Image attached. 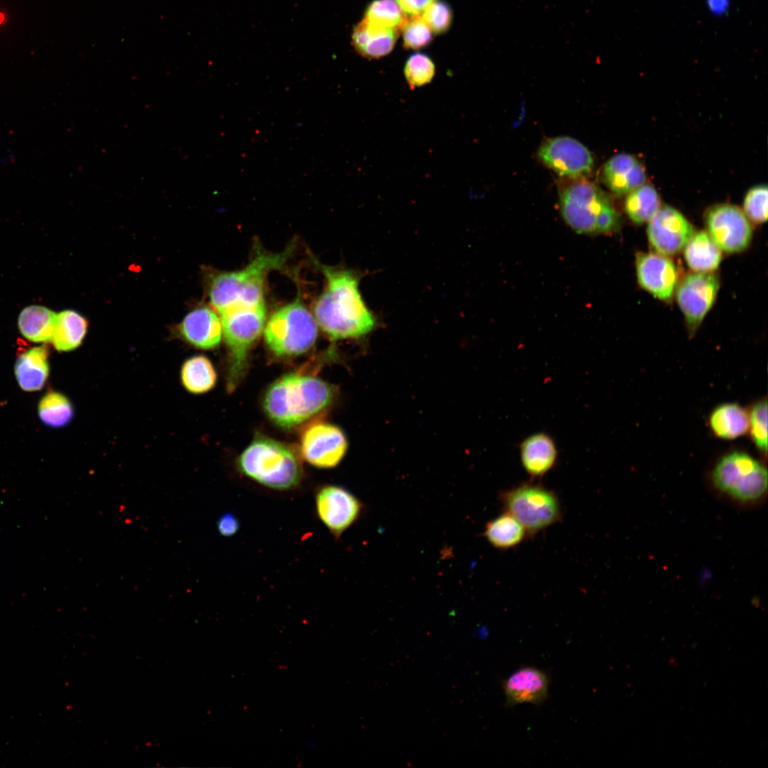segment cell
<instances>
[{"label": "cell", "instance_id": "13", "mask_svg": "<svg viewBox=\"0 0 768 768\" xmlns=\"http://www.w3.org/2000/svg\"><path fill=\"white\" fill-rule=\"evenodd\" d=\"M315 507L319 518L336 538L358 519L363 511L362 503L354 495L334 485L317 491Z\"/></svg>", "mask_w": 768, "mask_h": 768}, {"label": "cell", "instance_id": "2", "mask_svg": "<svg viewBox=\"0 0 768 768\" xmlns=\"http://www.w3.org/2000/svg\"><path fill=\"white\" fill-rule=\"evenodd\" d=\"M334 395V388L320 378L291 373L268 388L263 407L274 424L291 428L327 407Z\"/></svg>", "mask_w": 768, "mask_h": 768}, {"label": "cell", "instance_id": "32", "mask_svg": "<svg viewBox=\"0 0 768 768\" xmlns=\"http://www.w3.org/2000/svg\"><path fill=\"white\" fill-rule=\"evenodd\" d=\"M435 74V65L432 59L424 53L411 55L404 67V75L411 90L431 82Z\"/></svg>", "mask_w": 768, "mask_h": 768}, {"label": "cell", "instance_id": "10", "mask_svg": "<svg viewBox=\"0 0 768 768\" xmlns=\"http://www.w3.org/2000/svg\"><path fill=\"white\" fill-rule=\"evenodd\" d=\"M705 221L708 234L720 250L735 253L750 245L752 229L738 207L730 204L712 206L705 213Z\"/></svg>", "mask_w": 768, "mask_h": 768}, {"label": "cell", "instance_id": "23", "mask_svg": "<svg viewBox=\"0 0 768 768\" xmlns=\"http://www.w3.org/2000/svg\"><path fill=\"white\" fill-rule=\"evenodd\" d=\"M710 427L718 438L733 439L745 434L750 425L749 414L737 403L718 406L709 418Z\"/></svg>", "mask_w": 768, "mask_h": 768}, {"label": "cell", "instance_id": "37", "mask_svg": "<svg viewBox=\"0 0 768 768\" xmlns=\"http://www.w3.org/2000/svg\"><path fill=\"white\" fill-rule=\"evenodd\" d=\"M407 16H422L434 0H395Z\"/></svg>", "mask_w": 768, "mask_h": 768}, {"label": "cell", "instance_id": "12", "mask_svg": "<svg viewBox=\"0 0 768 768\" xmlns=\"http://www.w3.org/2000/svg\"><path fill=\"white\" fill-rule=\"evenodd\" d=\"M538 155L550 169L561 176L571 179L585 178L594 166L590 150L577 140L569 137H557L544 142Z\"/></svg>", "mask_w": 768, "mask_h": 768}, {"label": "cell", "instance_id": "14", "mask_svg": "<svg viewBox=\"0 0 768 768\" xmlns=\"http://www.w3.org/2000/svg\"><path fill=\"white\" fill-rule=\"evenodd\" d=\"M695 230L693 225L676 209L660 206L649 221V241L656 252L673 255L681 252Z\"/></svg>", "mask_w": 768, "mask_h": 768}, {"label": "cell", "instance_id": "9", "mask_svg": "<svg viewBox=\"0 0 768 768\" xmlns=\"http://www.w3.org/2000/svg\"><path fill=\"white\" fill-rule=\"evenodd\" d=\"M573 180L560 192L561 215L576 233L597 235V217L612 202L595 183L585 178Z\"/></svg>", "mask_w": 768, "mask_h": 768}, {"label": "cell", "instance_id": "28", "mask_svg": "<svg viewBox=\"0 0 768 768\" xmlns=\"http://www.w3.org/2000/svg\"><path fill=\"white\" fill-rule=\"evenodd\" d=\"M181 378L183 387L188 392L200 394L214 387L217 375L209 359L204 356H196L183 364Z\"/></svg>", "mask_w": 768, "mask_h": 768}, {"label": "cell", "instance_id": "20", "mask_svg": "<svg viewBox=\"0 0 768 768\" xmlns=\"http://www.w3.org/2000/svg\"><path fill=\"white\" fill-rule=\"evenodd\" d=\"M603 181L615 194L624 196L645 183L644 167L633 155L618 154L610 158L603 169Z\"/></svg>", "mask_w": 768, "mask_h": 768}, {"label": "cell", "instance_id": "27", "mask_svg": "<svg viewBox=\"0 0 768 768\" xmlns=\"http://www.w3.org/2000/svg\"><path fill=\"white\" fill-rule=\"evenodd\" d=\"M484 535L496 548L506 550L520 544L528 533L513 515L505 511L487 523Z\"/></svg>", "mask_w": 768, "mask_h": 768}, {"label": "cell", "instance_id": "22", "mask_svg": "<svg viewBox=\"0 0 768 768\" xmlns=\"http://www.w3.org/2000/svg\"><path fill=\"white\" fill-rule=\"evenodd\" d=\"M48 350L45 346L33 347L22 353L15 365L19 386L25 391L41 390L49 374Z\"/></svg>", "mask_w": 768, "mask_h": 768}, {"label": "cell", "instance_id": "16", "mask_svg": "<svg viewBox=\"0 0 768 768\" xmlns=\"http://www.w3.org/2000/svg\"><path fill=\"white\" fill-rule=\"evenodd\" d=\"M639 284L654 297L668 301L673 295L678 274L673 262L659 253H641L636 257Z\"/></svg>", "mask_w": 768, "mask_h": 768}, {"label": "cell", "instance_id": "26", "mask_svg": "<svg viewBox=\"0 0 768 768\" xmlns=\"http://www.w3.org/2000/svg\"><path fill=\"white\" fill-rule=\"evenodd\" d=\"M86 319L73 310L57 314L55 329L51 339L55 349L69 351L78 348L87 332Z\"/></svg>", "mask_w": 768, "mask_h": 768}, {"label": "cell", "instance_id": "1", "mask_svg": "<svg viewBox=\"0 0 768 768\" xmlns=\"http://www.w3.org/2000/svg\"><path fill=\"white\" fill-rule=\"evenodd\" d=\"M314 262L326 279L325 288L313 307V315L320 329L334 341L360 339L375 331L380 320L368 306L359 289L363 274Z\"/></svg>", "mask_w": 768, "mask_h": 768}, {"label": "cell", "instance_id": "6", "mask_svg": "<svg viewBox=\"0 0 768 768\" xmlns=\"http://www.w3.org/2000/svg\"><path fill=\"white\" fill-rule=\"evenodd\" d=\"M265 342L279 356L301 355L312 348L318 335L314 315L298 298L278 309L264 329Z\"/></svg>", "mask_w": 768, "mask_h": 768}, {"label": "cell", "instance_id": "3", "mask_svg": "<svg viewBox=\"0 0 768 768\" xmlns=\"http://www.w3.org/2000/svg\"><path fill=\"white\" fill-rule=\"evenodd\" d=\"M293 248L281 252H259L244 268L217 274L210 282L209 297L218 314L234 306L265 303L264 284L267 274L283 267Z\"/></svg>", "mask_w": 768, "mask_h": 768}, {"label": "cell", "instance_id": "5", "mask_svg": "<svg viewBox=\"0 0 768 768\" xmlns=\"http://www.w3.org/2000/svg\"><path fill=\"white\" fill-rule=\"evenodd\" d=\"M219 315L222 336L229 353L227 389L231 393L247 370L250 347L264 331L266 308L265 303L255 306H234Z\"/></svg>", "mask_w": 768, "mask_h": 768}, {"label": "cell", "instance_id": "19", "mask_svg": "<svg viewBox=\"0 0 768 768\" xmlns=\"http://www.w3.org/2000/svg\"><path fill=\"white\" fill-rule=\"evenodd\" d=\"M521 464L531 478H540L557 464L558 450L554 439L547 433H533L519 446Z\"/></svg>", "mask_w": 768, "mask_h": 768}, {"label": "cell", "instance_id": "25", "mask_svg": "<svg viewBox=\"0 0 768 768\" xmlns=\"http://www.w3.org/2000/svg\"><path fill=\"white\" fill-rule=\"evenodd\" d=\"M57 314L39 305L24 308L18 316V328L22 335L33 342L51 341Z\"/></svg>", "mask_w": 768, "mask_h": 768}, {"label": "cell", "instance_id": "24", "mask_svg": "<svg viewBox=\"0 0 768 768\" xmlns=\"http://www.w3.org/2000/svg\"><path fill=\"white\" fill-rule=\"evenodd\" d=\"M683 250L685 260L694 272H711L722 260L721 250L705 231L695 233Z\"/></svg>", "mask_w": 768, "mask_h": 768}, {"label": "cell", "instance_id": "33", "mask_svg": "<svg viewBox=\"0 0 768 768\" xmlns=\"http://www.w3.org/2000/svg\"><path fill=\"white\" fill-rule=\"evenodd\" d=\"M400 30L402 31L403 46L407 49L424 48L432 40V31L422 16L407 17Z\"/></svg>", "mask_w": 768, "mask_h": 768}, {"label": "cell", "instance_id": "18", "mask_svg": "<svg viewBox=\"0 0 768 768\" xmlns=\"http://www.w3.org/2000/svg\"><path fill=\"white\" fill-rule=\"evenodd\" d=\"M182 337L195 347L210 349L218 346L222 338L220 315L207 306L189 312L180 325Z\"/></svg>", "mask_w": 768, "mask_h": 768}, {"label": "cell", "instance_id": "36", "mask_svg": "<svg viewBox=\"0 0 768 768\" xmlns=\"http://www.w3.org/2000/svg\"><path fill=\"white\" fill-rule=\"evenodd\" d=\"M422 17L432 32L442 34L450 28L453 16L447 3L434 0L427 7Z\"/></svg>", "mask_w": 768, "mask_h": 768}, {"label": "cell", "instance_id": "39", "mask_svg": "<svg viewBox=\"0 0 768 768\" xmlns=\"http://www.w3.org/2000/svg\"><path fill=\"white\" fill-rule=\"evenodd\" d=\"M4 19V15L2 13H0V24L2 23Z\"/></svg>", "mask_w": 768, "mask_h": 768}, {"label": "cell", "instance_id": "21", "mask_svg": "<svg viewBox=\"0 0 768 768\" xmlns=\"http://www.w3.org/2000/svg\"><path fill=\"white\" fill-rule=\"evenodd\" d=\"M399 31L375 26L363 19L354 27L352 44L363 57L379 58L393 50Z\"/></svg>", "mask_w": 768, "mask_h": 768}, {"label": "cell", "instance_id": "15", "mask_svg": "<svg viewBox=\"0 0 768 768\" xmlns=\"http://www.w3.org/2000/svg\"><path fill=\"white\" fill-rule=\"evenodd\" d=\"M347 447L341 430L329 423L312 425L302 437L301 451L304 459L319 468L336 466L346 454Z\"/></svg>", "mask_w": 768, "mask_h": 768}, {"label": "cell", "instance_id": "38", "mask_svg": "<svg viewBox=\"0 0 768 768\" xmlns=\"http://www.w3.org/2000/svg\"><path fill=\"white\" fill-rule=\"evenodd\" d=\"M219 533L225 537L235 535L239 529L238 519L231 513L223 514L217 521Z\"/></svg>", "mask_w": 768, "mask_h": 768}, {"label": "cell", "instance_id": "8", "mask_svg": "<svg viewBox=\"0 0 768 768\" xmlns=\"http://www.w3.org/2000/svg\"><path fill=\"white\" fill-rule=\"evenodd\" d=\"M506 511L534 535L558 522L562 516L557 495L540 484L527 482L501 492Z\"/></svg>", "mask_w": 768, "mask_h": 768}, {"label": "cell", "instance_id": "17", "mask_svg": "<svg viewBox=\"0 0 768 768\" xmlns=\"http://www.w3.org/2000/svg\"><path fill=\"white\" fill-rule=\"evenodd\" d=\"M548 674L533 666L518 668L502 683L507 706L529 703L541 705L547 698L549 688Z\"/></svg>", "mask_w": 768, "mask_h": 768}, {"label": "cell", "instance_id": "34", "mask_svg": "<svg viewBox=\"0 0 768 768\" xmlns=\"http://www.w3.org/2000/svg\"><path fill=\"white\" fill-rule=\"evenodd\" d=\"M752 439L757 449L764 456L767 452V401L757 402L749 416Z\"/></svg>", "mask_w": 768, "mask_h": 768}, {"label": "cell", "instance_id": "29", "mask_svg": "<svg viewBox=\"0 0 768 768\" xmlns=\"http://www.w3.org/2000/svg\"><path fill=\"white\" fill-rule=\"evenodd\" d=\"M626 195L624 210L636 225L649 222L661 206L658 194L650 184L644 183Z\"/></svg>", "mask_w": 768, "mask_h": 768}, {"label": "cell", "instance_id": "31", "mask_svg": "<svg viewBox=\"0 0 768 768\" xmlns=\"http://www.w3.org/2000/svg\"><path fill=\"white\" fill-rule=\"evenodd\" d=\"M407 17L395 0H374L367 6L364 18L383 28L400 30Z\"/></svg>", "mask_w": 768, "mask_h": 768}, {"label": "cell", "instance_id": "11", "mask_svg": "<svg viewBox=\"0 0 768 768\" xmlns=\"http://www.w3.org/2000/svg\"><path fill=\"white\" fill-rule=\"evenodd\" d=\"M720 287L718 276L695 272L686 275L676 289V299L690 335L712 307Z\"/></svg>", "mask_w": 768, "mask_h": 768}, {"label": "cell", "instance_id": "35", "mask_svg": "<svg viewBox=\"0 0 768 768\" xmlns=\"http://www.w3.org/2000/svg\"><path fill=\"white\" fill-rule=\"evenodd\" d=\"M767 186L760 184L751 188L744 203V213L752 222L762 223L767 219Z\"/></svg>", "mask_w": 768, "mask_h": 768}, {"label": "cell", "instance_id": "4", "mask_svg": "<svg viewBox=\"0 0 768 768\" xmlns=\"http://www.w3.org/2000/svg\"><path fill=\"white\" fill-rule=\"evenodd\" d=\"M240 470L257 483L277 490L297 486L302 468L295 454L287 446L270 438H255L241 454Z\"/></svg>", "mask_w": 768, "mask_h": 768}, {"label": "cell", "instance_id": "7", "mask_svg": "<svg viewBox=\"0 0 768 768\" xmlns=\"http://www.w3.org/2000/svg\"><path fill=\"white\" fill-rule=\"evenodd\" d=\"M714 486L742 503L759 501L767 489V470L750 454L739 451L722 457L711 475Z\"/></svg>", "mask_w": 768, "mask_h": 768}, {"label": "cell", "instance_id": "30", "mask_svg": "<svg viewBox=\"0 0 768 768\" xmlns=\"http://www.w3.org/2000/svg\"><path fill=\"white\" fill-rule=\"evenodd\" d=\"M38 414L41 421L46 425L60 427L68 424L74 412L68 398L60 393L50 391L41 400Z\"/></svg>", "mask_w": 768, "mask_h": 768}]
</instances>
